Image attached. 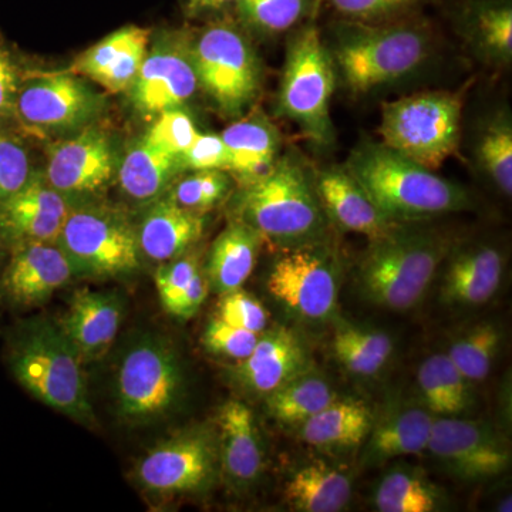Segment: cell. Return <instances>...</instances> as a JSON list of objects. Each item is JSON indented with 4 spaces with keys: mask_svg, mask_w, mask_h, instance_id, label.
<instances>
[{
    "mask_svg": "<svg viewBox=\"0 0 512 512\" xmlns=\"http://www.w3.org/2000/svg\"><path fill=\"white\" fill-rule=\"evenodd\" d=\"M323 37L336 79L353 97L413 76L433 59L439 43L436 28L424 13L377 25L332 19Z\"/></svg>",
    "mask_w": 512,
    "mask_h": 512,
    "instance_id": "6da1fadb",
    "label": "cell"
},
{
    "mask_svg": "<svg viewBox=\"0 0 512 512\" xmlns=\"http://www.w3.org/2000/svg\"><path fill=\"white\" fill-rule=\"evenodd\" d=\"M424 222H397L369 241L355 269L357 291L367 303L406 312L423 301L458 242L448 229Z\"/></svg>",
    "mask_w": 512,
    "mask_h": 512,
    "instance_id": "7a4b0ae2",
    "label": "cell"
},
{
    "mask_svg": "<svg viewBox=\"0 0 512 512\" xmlns=\"http://www.w3.org/2000/svg\"><path fill=\"white\" fill-rule=\"evenodd\" d=\"M343 165L390 221H430L473 210V198L466 188L382 141H360Z\"/></svg>",
    "mask_w": 512,
    "mask_h": 512,
    "instance_id": "3957f363",
    "label": "cell"
},
{
    "mask_svg": "<svg viewBox=\"0 0 512 512\" xmlns=\"http://www.w3.org/2000/svg\"><path fill=\"white\" fill-rule=\"evenodd\" d=\"M237 217L279 249L329 238V224L313 183V167L288 151L268 173L241 187Z\"/></svg>",
    "mask_w": 512,
    "mask_h": 512,
    "instance_id": "277c9868",
    "label": "cell"
},
{
    "mask_svg": "<svg viewBox=\"0 0 512 512\" xmlns=\"http://www.w3.org/2000/svg\"><path fill=\"white\" fill-rule=\"evenodd\" d=\"M336 84L332 56L318 18H313L289 33L276 113L296 124L315 146L332 147L336 130L330 117V100Z\"/></svg>",
    "mask_w": 512,
    "mask_h": 512,
    "instance_id": "5b68a950",
    "label": "cell"
},
{
    "mask_svg": "<svg viewBox=\"0 0 512 512\" xmlns=\"http://www.w3.org/2000/svg\"><path fill=\"white\" fill-rule=\"evenodd\" d=\"M192 63L200 90L227 119L251 111L262 89V64L234 15L208 20L191 33Z\"/></svg>",
    "mask_w": 512,
    "mask_h": 512,
    "instance_id": "8992f818",
    "label": "cell"
},
{
    "mask_svg": "<svg viewBox=\"0 0 512 512\" xmlns=\"http://www.w3.org/2000/svg\"><path fill=\"white\" fill-rule=\"evenodd\" d=\"M82 362L59 326L47 322L26 326L10 353L13 375L30 394L70 419L93 424Z\"/></svg>",
    "mask_w": 512,
    "mask_h": 512,
    "instance_id": "52a82bcc",
    "label": "cell"
},
{
    "mask_svg": "<svg viewBox=\"0 0 512 512\" xmlns=\"http://www.w3.org/2000/svg\"><path fill=\"white\" fill-rule=\"evenodd\" d=\"M466 94L463 87L386 101L379 127L382 143L423 167L439 170L460 148Z\"/></svg>",
    "mask_w": 512,
    "mask_h": 512,
    "instance_id": "ba28073f",
    "label": "cell"
},
{
    "mask_svg": "<svg viewBox=\"0 0 512 512\" xmlns=\"http://www.w3.org/2000/svg\"><path fill=\"white\" fill-rule=\"evenodd\" d=\"M56 244L69 258L74 274L119 278L140 269L137 229L109 205L92 201L73 205Z\"/></svg>",
    "mask_w": 512,
    "mask_h": 512,
    "instance_id": "9c48e42d",
    "label": "cell"
},
{
    "mask_svg": "<svg viewBox=\"0 0 512 512\" xmlns=\"http://www.w3.org/2000/svg\"><path fill=\"white\" fill-rule=\"evenodd\" d=\"M342 264L329 238L281 249L266 279V288L293 318L326 323L339 308Z\"/></svg>",
    "mask_w": 512,
    "mask_h": 512,
    "instance_id": "30bf717a",
    "label": "cell"
},
{
    "mask_svg": "<svg viewBox=\"0 0 512 512\" xmlns=\"http://www.w3.org/2000/svg\"><path fill=\"white\" fill-rule=\"evenodd\" d=\"M106 99L84 77L70 72L23 73L15 121L36 136L77 133L92 126Z\"/></svg>",
    "mask_w": 512,
    "mask_h": 512,
    "instance_id": "8fae6325",
    "label": "cell"
},
{
    "mask_svg": "<svg viewBox=\"0 0 512 512\" xmlns=\"http://www.w3.org/2000/svg\"><path fill=\"white\" fill-rule=\"evenodd\" d=\"M180 359L165 340L147 336L127 350L117 376V404L124 420L148 423L173 412L183 394Z\"/></svg>",
    "mask_w": 512,
    "mask_h": 512,
    "instance_id": "7c38bea8",
    "label": "cell"
},
{
    "mask_svg": "<svg viewBox=\"0 0 512 512\" xmlns=\"http://www.w3.org/2000/svg\"><path fill=\"white\" fill-rule=\"evenodd\" d=\"M150 46L126 94L138 116L153 121L164 111L184 109L200 86L192 63L191 33L165 30Z\"/></svg>",
    "mask_w": 512,
    "mask_h": 512,
    "instance_id": "4fadbf2b",
    "label": "cell"
},
{
    "mask_svg": "<svg viewBox=\"0 0 512 512\" xmlns=\"http://www.w3.org/2000/svg\"><path fill=\"white\" fill-rule=\"evenodd\" d=\"M427 451L448 476L464 483H481L507 473L511 448L483 420L434 417Z\"/></svg>",
    "mask_w": 512,
    "mask_h": 512,
    "instance_id": "5bb4252c",
    "label": "cell"
},
{
    "mask_svg": "<svg viewBox=\"0 0 512 512\" xmlns=\"http://www.w3.org/2000/svg\"><path fill=\"white\" fill-rule=\"evenodd\" d=\"M120 158L110 131L92 124L49 147L43 174L67 200H90L107 190Z\"/></svg>",
    "mask_w": 512,
    "mask_h": 512,
    "instance_id": "9a60e30c",
    "label": "cell"
},
{
    "mask_svg": "<svg viewBox=\"0 0 512 512\" xmlns=\"http://www.w3.org/2000/svg\"><path fill=\"white\" fill-rule=\"evenodd\" d=\"M218 441L208 430L185 431L154 447L138 463V483L156 494L200 491L218 467Z\"/></svg>",
    "mask_w": 512,
    "mask_h": 512,
    "instance_id": "2e32d148",
    "label": "cell"
},
{
    "mask_svg": "<svg viewBox=\"0 0 512 512\" xmlns=\"http://www.w3.org/2000/svg\"><path fill=\"white\" fill-rule=\"evenodd\" d=\"M507 256L491 242L458 241L441 265L440 302L447 308H477L503 284Z\"/></svg>",
    "mask_w": 512,
    "mask_h": 512,
    "instance_id": "e0dca14e",
    "label": "cell"
},
{
    "mask_svg": "<svg viewBox=\"0 0 512 512\" xmlns=\"http://www.w3.org/2000/svg\"><path fill=\"white\" fill-rule=\"evenodd\" d=\"M444 18L478 62L494 70L512 63V0H439Z\"/></svg>",
    "mask_w": 512,
    "mask_h": 512,
    "instance_id": "ac0fdd59",
    "label": "cell"
},
{
    "mask_svg": "<svg viewBox=\"0 0 512 512\" xmlns=\"http://www.w3.org/2000/svg\"><path fill=\"white\" fill-rule=\"evenodd\" d=\"M73 205L45 174L33 171L28 183L0 202V239L10 247L28 242H56Z\"/></svg>",
    "mask_w": 512,
    "mask_h": 512,
    "instance_id": "d6986e66",
    "label": "cell"
},
{
    "mask_svg": "<svg viewBox=\"0 0 512 512\" xmlns=\"http://www.w3.org/2000/svg\"><path fill=\"white\" fill-rule=\"evenodd\" d=\"M311 369V355L301 336L295 330L276 326L259 335L251 355L234 366L232 375L245 392L265 399Z\"/></svg>",
    "mask_w": 512,
    "mask_h": 512,
    "instance_id": "ffe728a7",
    "label": "cell"
},
{
    "mask_svg": "<svg viewBox=\"0 0 512 512\" xmlns=\"http://www.w3.org/2000/svg\"><path fill=\"white\" fill-rule=\"evenodd\" d=\"M151 36V29L124 26L80 53L67 72L99 84L104 92L127 93L150 50Z\"/></svg>",
    "mask_w": 512,
    "mask_h": 512,
    "instance_id": "44dd1931",
    "label": "cell"
},
{
    "mask_svg": "<svg viewBox=\"0 0 512 512\" xmlns=\"http://www.w3.org/2000/svg\"><path fill=\"white\" fill-rule=\"evenodd\" d=\"M313 183L329 224L339 231L363 235L372 241L397 224L377 208L343 164L313 170Z\"/></svg>",
    "mask_w": 512,
    "mask_h": 512,
    "instance_id": "7402d4cb",
    "label": "cell"
},
{
    "mask_svg": "<svg viewBox=\"0 0 512 512\" xmlns=\"http://www.w3.org/2000/svg\"><path fill=\"white\" fill-rule=\"evenodd\" d=\"M74 269L56 242H28L12 247L2 285L10 301L36 306L69 284Z\"/></svg>",
    "mask_w": 512,
    "mask_h": 512,
    "instance_id": "603a6c76",
    "label": "cell"
},
{
    "mask_svg": "<svg viewBox=\"0 0 512 512\" xmlns=\"http://www.w3.org/2000/svg\"><path fill=\"white\" fill-rule=\"evenodd\" d=\"M218 458L225 480L234 490L247 491L264 471V444L247 404L228 400L218 412Z\"/></svg>",
    "mask_w": 512,
    "mask_h": 512,
    "instance_id": "cb8c5ba5",
    "label": "cell"
},
{
    "mask_svg": "<svg viewBox=\"0 0 512 512\" xmlns=\"http://www.w3.org/2000/svg\"><path fill=\"white\" fill-rule=\"evenodd\" d=\"M433 421V414L420 402L387 407L373 419L360 463L366 468L379 467L396 458L423 453L429 446Z\"/></svg>",
    "mask_w": 512,
    "mask_h": 512,
    "instance_id": "d4e9b609",
    "label": "cell"
},
{
    "mask_svg": "<svg viewBox=\"0 0 512 512\" xmlns=\"http://www.w3.org/2000/svg\"><path fill=\"white\" fill-rule=\"evenodd\" d=\"M123 315V301L116 293L82 289L74 293L59 328L80 359L97 360L109 352Z\"/></svg>",
    "mask_w": 512,
    "mask_h": 512,
    "instance_id": "484cf974",
    "label": "cell"
},
{
    "mask_svg": "<svg viewBox=\"0 0 512 512\" xmlns=\"http://www.w3.org/2000/svg\"><path fill=\"white\" fill-rule=\"evenodd\" d=\"M227 147V173L241 187L268 173L281 156V134L264 114L248 111L221 133Z\"/></svg>",
    "mask_w": 512,
    "mask_h": 512,
    "instance_id": "4316f807",
    "label": "cell"
},
{
    "mask_svg": "<svg viewBox=\"0 0 512 512\" xmlns=\"http://www.w3.org/2000/svg\"><path fill=\"white\" fill-rule=\"evenodd\" d=\"M205 217L201 212L181 207L171 197L151 205L137 229L141 254L156 262H167L188 251L204 235Z\"/></svg>",
    "mask_w": 512,
    "mask_h": 512,
    "instance_id": "83f0119b",
    "label": "cell"
},
{
    "mask_svg": "<svg viewBox=\"0 0 512 512\" xmlns=\"http://www.w3.org/2000/svg\"><path fill=\"white\" fill-rule=\"evenodd\" d=\"M264 238L245 222L234 220L212 242L204 268L210 289L218 295L237 291L254 272Z\"/></svg>",
    "mask_w": 512,
    "mask_h": 512,
    "instance_id": "f1b7e54d",
    "label": "cell"
},
{
    "mask_svg": "<svg viewBox=\"0 0 512 512\" xmlns=\"http://www.w3.org/2000/svg\"><path fill=\"white\" fill-rule=\"evenodd\" d=\"M352 494V477L325 460H312L296 467L284 485L286 504L299 512L346 510Z\"/></svg>",
    "mask_w": 512,
    "mask_h": 512,
    "instance_id": "f546056e",
    "label": "cell"
},
{
    "mask_svg": "<svg viewBox=\"0 0 512 512\" xmlns=\"http://www.w3.org/2000/svg\"><path fill=\"white\" fill-rule=\"evenodd\" d=\"M373 419L375 414L365 402L338 397L298 427L299 439L322 450H353L365 444Z\"/></svg>",
    "mask_w": 512,
    "mask_h": 512,
    "instance_id": "4dcf8cb0",
    "label": "cell"
},
{
    "mask_svg": "<svg viewBox=\"0 0 512 512\" xmlns=\"http://www.w3.org/2000/svg\"><path fill=\"white\" fill-rule=\"evenodd\" d=\"M180 158L165 153L141 137L120 158L117 177L127 197L140 202L157 200L178 174L183 173Z\"/></svg>",
    "mask_w": 512,
    "mask_h": 512,
    "instance_id": "1f68e13d",
    "label": "cell"
},
{
    "mask_svg": "<svg viewBox=\"0 0 512 512\" xmlns=\"http://www.w3.org/2000/svg\"><path fill=\"white\" fill-rule=\"evenodd\" d=\"M471 386L447 353L427 357L417 372L420 403L434 417H460L467 413L473 404Z\"/></svg>",
    "mask_w": 512,
    "mask_h": 512,
    "instance_id": "d6a6232c",
    "label": "cell"
},
{
    "mask_svg": "<svg viewBox=\"0 0 512 512\" xmlns=\"http://www.w3.org/2000/svg\"><path fill=\"white\" fill-rule=\"evenodd\" d=\"M373 504L380 512H434L443 510L446 494L420 468L400 464L379 481Z\"/></svg>",
    "mask_w": 512,
    "mask_h": 512,
    "instance_id": "836d02e7",
    "label": "cell"
},
{
    "mask_svg": "<svg viewBox=\"0 0 512 512\" xmlns=\"http://www.w3.org/2000/svg\"><path fill=\"white\" fill-rule=\"evenodd\" d=\"M473 157L481 174L504 197L512 195V119L508 109L493 111L474 136Z\"/></svg>",
    "mask_w": 512,
    "mask_h": 512,
    "instance_id": "e575fe53",
    "label": "cell"
},
{
    "mask_svg": "<svg viewBox=\"0 0 512 512\" xmlns=\"http://www.w3.org/2000/svg\"><path fill=\"white\" fill-rule=\"evenodd\" d=\"M338 397L328 380L311 369L268 394L265 404L269 416L278 423L301 427Z\"/></svg>",
    "mask_w": 512,
    "mask_h": 512,
    "instance_id": "d590c367",
    "label": "cell"
},
{
    "mask_svg": "<svg viewBox=\"0 0 512 512\" xmlns=\"http://www.w3.org/2000/svg\"><path fill=\"white\" fill-rule=\"evenodd\" d=\"M393 340L383 330L342 323L332 339V352L346 372L359 377H373L390 362Z\"/></svg>",
    "mask_w": 512,
    "mask_h": 512,
    "instance_id": "8d00e7d4",
    "label": "cell"
},
{
    "mask_svg": "<svg viewBox=\"0 0 512 512\" xmlns=\"http://www.w3.org/2000/svg\"><path fill=\"white\" fill-rule=\"evenodd\" d=\"M320 15V0H238L235 19L249 33L275 37L291 33Z\"/></svg>",
    "mask_w": 512,
    "mask_h": 512,
    "instance_id": "74e56055",
    "label": "cell"
},
{
    "mask_svg": "<svg viewBox=\"0 0 512 512\" xmlns=\"http://www.w3.org/2000/svg\"><path fill=\"white\" fill-rule=\"evenodd\" d=\"M503 345V332L494 322L470 326L451 340L447 356L471 384L481 383L490 375Z\"/></svg>",
    "mask_w": 512,
    "mask_h": 512,
    "instance_id": "f35d334b",
    "label": "cell"
},
{
    "mask_svg": "<svg viewBox=\"0 0 512 512\" xmlns=\"http://www.w3.org/2000/svg\"><path fill=\"white\" fill-rule=\"evenodd\" d=\"M431 0H320V13L328 12L332 19L345 22H396L421 15Z\"/></svg>",
    "mask_w": 512,
    "mask_h": 512,
    "instance_id": "ab89813d",
    "label": "cell"
},
{
    "mask_svg": "<svg viewBox=\"0 0 512 512\" xmlns=\"http://www.w3.org/2000/svg\"><path fill=\"white\" fill-rule=\"evenodd\" d=\"M231 184L232 177L224 170L191 171L175 184L170 197L181 207L204 214L227 198Z\"/></svg>",
    "mask_w": 512,
    "mask_h": 512,
    "instance_id": "60d3db41",
    "label": "cell"
},
{
    "mask_svg": "<svg viewBox=\"0 0 512 512\" xmlns=\"http://www.w3.org/2000/svg\"><path fill=\"white\" fill-rule=\"evenodd\" d=\"M198 133L191 114L185 109H174L164 111L151 121V127L143 137L154 147L180 158Z\"/></svg>",
    "mask_w": 512,
    "mask_h": 512,
    "instance_id": "b9f144b4",
    "label": "cell"
},
{
    "mask_svg": "<svg viewBox=\"0 0 512 512\" xmlns=\"http://www.w3.org/2000/svg\"><path fill=\"white\" fill-rule=\"evenodd\" d=\"M28 150L15 134L0 127V202L16 194L32 177Z\"/></svg>",
    "mask_w": 512,
    "mask_h": 512,
    "instance_id": "7bdbcfd3",
    "label": "cell"
},
{
    "mask_svg": "<svg viewBox=\"0 0 512 512\" xmlns=\"http://www.w3.org/2000/svg\"><path fill=\"white\" fill-rule=\"evenodd\" d=\"M259 335L224 322L220 318H214L205 328L202 343L208 352L225 357V359L235 360L238 363L251 355Z\"/></svg>",
    "mask_w": 512,
    "mask_h": 512,
    "instance_id": "ee69618b",
    "label": "cell"
},
{
    "mask_svg": "<svg viewBox=\"0 0 512 512\" xmlns=\"http://www.w3.org/2000/svg\"><path fill=\"white\" fill-rule=\"evenodd\" d=\"M217 318L258 335L268 329L269 323L264 305L242 288L221 295Z\"/></svg>",
    "mask_w": 512,
    "mask_h": 512,
    "instance_id": "f6af8a7d",
    "label": "cell"
},
{
    "mask_svg": "<svg viewBox=\"0 0 512 512\" xmlns=\"http://www.w3.org/2000/svg\"><path fill=\"white\" fill-rule=\"evenodd\" d=\"M201 268L200 258L194 254H184L163 262L156 272V286L165 309L188 288Z\"/></svg>",
    "mask_w": 512,
    "mask_h": 512,
    "instance_id": "bcb514c9",
    "label": "cell"
},
{
    "mask_svg": "<svg viewBox=\"0 0 512 512\" xmlns=\"http://www.w3.org/2000/svg\"><path fill=\"white\" fill-rule=\"evenodd\" d=\"M25 70L12 47L0 36V127L15 121L16 99Z\"/></svg>",
    "mask_w": 512,
    "mask_h": 512,
    "instance_id": "7dc6e473",
    "label": "cell"
},
{
    "mask_svg": "<svg viewBox=\"0 0 512 512\" xmlns=\"http://www.w3.org/2000/svg\"><path fill=\"white\" fill-rule=\"evenodd\" d=\"M184 171L224 170L228 153L221 134L198 133L188 150L180 157Z\"/></svg>",
    "mask_w": 512,
    "mask_h": 512,
    "instance_id": "c3c4849f",
    "label": "cell"
},
{
    "mask_svg": "<svg viewBox=\"0 0 512 512\" xmlns=\"http://www.w3.org/2000/svg\"><path fill=\"white\" fill-rule=\"evenodd\" d=\"M210 291L207 275H205L204 268H201L192 278L188 288L165 311L173 315L174 318L190 319L200 311Z\"/></svg>",
    "mask_w": 512,
    "mask_h": 512,
    "instance_id": "681fc988",
    "label": "cell"
},
{
    "mask_svg": "<svg viewBox=\"0 0 512 512\" xmlns=\"http://www.w3.org/2000/svg\"><path fill=\"white\" fill-rule=\"evenodd\" d=\"M238 0H183L184 10L191 18L214 19L220 16L234 15Z\"/></svg>",
    "mask_w": 512,
    "mask_h": 512,
    "instance_id": "f907efd6",
    "label": "cell"
},
{
    "mask_svg": "<svg viewBox=\"0 0 512 512\" xmlns=\"http://www.w3.org/2000/svg\"><path fill=\"white\" fill-rule=\"evenodd\" d=\"M0 245H2V239H0Z\"/></svg>",
    "mask_w": 512,
    "mask_h": 512,
    "instance_id": "816d5d0a",
    "label": "cell"
}]
</instances>
